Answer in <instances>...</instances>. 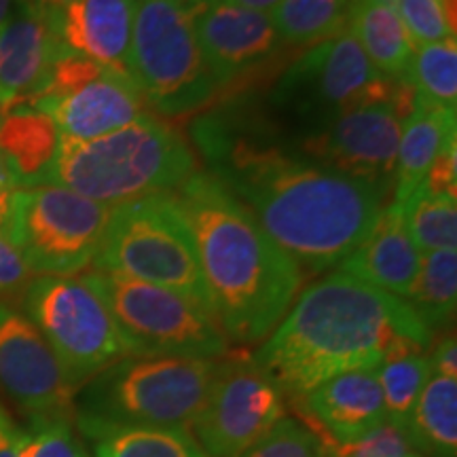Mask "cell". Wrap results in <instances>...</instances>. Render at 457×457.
<instances>
[{
  "instance_id": "18",
  "label": "cell",
  "mask_w": 457,
  "mask_h": 457,
  "mask_svg": "<svg viewBox=\"0 0 457 457\" xmlns=\"http://www.w3.org/2000/svg\"><path fill=\"white\" fill-rule=\"evenodd\" d=\"M136 9L138 0H77L54 7L57 41L106 71L128 72Z\"/></svg>"
},
{
  "instance_id": "2",
  "label": "cell",
  "mask_w": 457,
  "mask_h": 457,
  "mask_svg": "<svg viewBox=\"0 0 457 457\" xmlns=\"http://www.w3.org/2000/svg\"><path fill=\"white\" fill-rule=\"evenodd\" d=\"M430 347L432 333L407 301L339 270L296 296L254 360L296 400L335 375Z\"/></svg>"
},
{
  "instance_id": "20",
  "label": "cell",
  "mask_w": 457,
  "mask_h": 457,
  "mask_svg": "<svg viewBox=\"0 0 457 457\" xmlns=\"http://www.w3.org/2000/svg\"><path fill=\"white\" fill-rule=\"evenodd\" d=\"M421 265V253L409 237L403 204L384 208L373 233L341 262L339 270L375 288L407 299Z\"/></svg>"
},
{
  "instance_id": "3",
  "label": "cell",
  "mask_w": 457,
  "mask_h": 457,
  "mask_svg": "<svg viewBox=\"0 0 457 457\" xmlns=\"http://www.w3.org/2000/svg\"><path fill=\"white\" fill-rule=\"evenodd\" d=\"M191 227L212 316L228 343L254 345L282 322L303 284L299 265L208 171L174 193Z\"/></svg>"
},
{
  "instance_id": "15",
  "label": "cell",
  "mask_w": 457,
  "mask_h": 457,
  "mask_svg": "<svg viewBox=\"0 0 457 457\" xmlns=\"http://www.w3.org/2000/svg\"><path fill=\"white\" fill-rule=\"evenodd\" d=\"M197 43L219 87L261 68L279 47L270 13L210 0L193 13Z\"/></svg>"
},
{
  "instance_id": "39",
  "label": "cell",
  "mask_w": 457,
  "mask_h": 457,
  "mask_svg": "<svg viewBox=\"0 0 457 457\" xmlns=\"http://www.w3.org/2000/svg\"><path fill=\"white\" fill-rule=\"evenodd\" d=\"M17 191V185L11 179L9 170L4 168L3 159H0V236H4V228H7L9 212H11V202Z\"/></svg>"
},
{
  "instance_id": "23",
  "label": "cell",
  "mask_w": 457,
  "mask_h": 457,
  "mask_svg": "<svg viewBox=\"0 0 457 457\" xmlns=\"http://www.w3.org/2000/svg\"><path fill=\"white\" fill-rule=\"evenodd\" d=\"M347 26L377 72L390 79L409 77L415 45L396 9L375 0H350Z\"/></svg>"
},
{
  "instance_id": "40",
  "label": "cell",
  "mask_w": 457,
  "mask_h": 457,
  "mask_svg": "<svg viewBox=\"0 0 457 457\" xmlns=\"http://www.w3.org/2000/svg\"><path fill=\"white\" fill-rule=\"evenodd\" d=\"M222 3L233 4V7H242L250 11H259V13H271L282 0H222Z\"/></svg>"
},
{
  "instance_id": "6",
  "label": "cell",
  "mask_w": 457,
  "mask_h": 457,
  "mask_svg": "<svg viewBox=\"0 0 457 457\" xmlns=\"http://www.w3.org/2000/svg\"><path fill=\"white\" fill-rule=\"evenodd\" d=\"M94 270L162 286L212 313L195 239L174 193L112 205Z\"/></svg>"
},
{
  "instance_id": "16",
  "label": "cell",
  "mask_w": 457,
  "mask_h": 457,
  "mask_svg": "<svg viewBox=\"0 0 457 457\" xmlns=\"http://www.w3.org/2000/svg\"><path fill=\"white\" fill-rule=\"evenodd\" d=\"M301 421L324 447L358 443L386 424V404L377 369H356L335 375L293 400Z\"/></svg>"
},
{
  "instance_id": "25",
  "label": "cell",
  "mask_w": 457,
  "mask_h": 457,
  "mask_svg": "<svg viewBox=\"0 0 457 457\" xmlns=\"http://www.w3.org/2000/svg\"><path fill=\"white\" fill-rule=\"evenodd\" d=\"M94 457H208L187 428H81Z\"/></svg>"
},
{
  "instance_id": "19",
  "label": "cell",
  "mask_w": 457,
  "mask_h": 457,
  "mask_svg": "<svg viewBox=\"0 0 457 457\" xmlns=\"http://www.w3.org/2000/svg\"><path fill=\"white\" fill-rule=\"evenodd\" d=\"M62 138L94 140L125 128L145 114V98L128 72L102 71L77 94L45 108Z\"/></svg>"
},
{
  "instance_id": "27",
  "label": "cell",
  "mask_w": 457,
  "mask_h": 457,
  "mask_svg": "<svg viewBox=\"0 0 457 457\" xmlns=\"http://www.w3.org/2000/svg\"><path fill=\"white\" fill-rule=\"evenodd\" d=\"M347 13L350 0H282L271 21L279 41L307 47L345 32Z\"/></svg>"
},
{
  "instance_id": "11",
  "label": "cell",
  "mask_w": 457,
  "mask_h": 457,
  "mask_svg": "<svg viewBox=\"0 0 457 457\" xmlns=\"http://www.w3.org/2000/svg\"><path fill=\"white\" fill-rule=\"evenodd\" d=\"M396 79L377 72L350 30L318 43L288 68L271 100L307 134L364 104H392Z\"/></svg>"
},
{
  "instance_id": "10",
  "label": "cell",
  "mask_w": 457,
  "mask_h": 457,
  "mask_svg": "<svg viewBox=\"0 0 457 457\" xmlns=\"http://www.w3.org/2000/svg\"><path fill=\"white\" fill-rule=\"evenodd\" d=\"M21 307L77 392L117 360L131 356L106 305L79 276H34L21 293Z\"/></svg>"
},
{
  "instance_id": "44",
  "label": "cell",
  "mask_w": 457,
  "mask_h": 457,
  "mask_svg": "<svg viewBox=\"0 0 457 457\" xmlns=\"http://www.w3.org/2000/svg\"><path fill=\"white\" fill-rule=\"evenodd\" d=\"M375 3H384V4H390V7L396 9V3H398V0H375Z\"/></svg>"
},
{
  "instance_id": "33",
  "label": "cell",
  "mask_w": 457,
  "mask_h": 457,
  "mask_svg": "<svg viewBox=\"0 0 457 457\" xmlns=\"http://www.w3.org/2000/svg\"><path fill=\"white\" fill-rule=\"evenodd\" d=\"M396 11L415 47L455 37L443 0H398Z\"/></svg>"
},
{
  "instance_id": "30",
  "label": "cell",
  "mask_w": 457,
  "mask_h": 457,
  "mask_svg": "<svg viewBox=\"0 0 457 457\" xmlns=\"http://www.w3.org/2000/svg\"><path fill=\"white\" fill-rule=\"evenodd\" d=\"M409 81L421 100L455 112L457 106V41L455 37L441 43L421 45L411 62Z\"/></svg>"
},
{
  "instance_id": "12",
  "label": "cell",
  "mask_w": 457,
  "mask_h": 457,
  "mask_svg": "<svg viewBox=\"0 0 457 457\" xmlns=\"http://www.w3.org/2000/svg\"><path fill=\"white\" fill-rule=\"evenodd\" d=\"M286 417V396L248 353H225L191 434L208 457H242Z\"/></svg>"
},
{
  "instance_id": "37",
  "label": "cell",
  "mask_w": 457,
  "mask_h": 457,
  "mask_svg": "<svg viewBox=\"0 0 457 457\" xmlns=\"http://www.w3.org/2000/svg\"><path fill=\"white\" fill-rule=\"evenodd\" d=\"M428 356H430L434 375L443 377H453L457 379V343L455 335L443 337L436 345L428 350Z\"/></svg>"
},
{
  "instance_id": "26",
  "label": "cell",
  "mask_w": 457,
  "mask_h": 457,
  "mask_svg": "<svg viewBox=\"0 0 457 457\" xmlns=\"http://www.w3.org/2000/svg\"><path fill=\"white\" fill-rule=\"evenodd\" d=\"M404 301L432 335L434 330L447 328L457 305V250L421 254L420 273Z\"/></svg>"
},
{
  "instance_id": "24",
  "label": "cell",
  "mask_w": 457,
  "mask_h": 457,
  "mask_svg": "<svg viewBox=\"0 0 457 457\" xmlns=\"http://www.w3.org/2000/svg\"><path fill=\"white\" fill-rule=\"evenodd\" d=\"M407 436L415 453L457 457V379L432 375L417 400Z\"/></svg>"
},
{
  "instance_id": "8",
  "label": "cell",
  "mask_w": 457,
  "mask_h": 457,
  "mask_svg": "<svg viewBox=\"0 0 457 457\" xmlns=\"http://www.w3.org/2000/svg\"><path fill=\"white\" fill-rule=\"evenodd\" d=\"M79 278L104 303L131 356L216 360L228 353L214 316L197 303L111 271L89 270Z\"/></svg>"
},
{
  "instance_id": "21",
  "label": "cell",
  "mask_w": 457,
  "mask_h": 457,
  "mask_svg": "<svg viewBox=\"0 0 457 457\" xmlns=\"http://www.w3.org/2000/svg\"><path fill=\"white\" fill-rule=\"evenodd\" d=\"M60 129L49 112L15 104L0 117V159L17 188L41 187L60 151Z\"/></svg>"
},
{
  "instance_id": "31",
  "label": "cell",
  "mask_w": 457,
  "mask_h": 457,
  "mask_svg": "<svg viewBox=\"0 0 457 457\" xmlns=\"http://www.w3.org/2000/svg\"><path fill=\"white\" fill-rule=\"evenodd\" d=\"M68 417L28 420L21 457H89Z\"/></svg>"
},
{
  "instance_id": "1",
  "label": "cell",
  "mask_w": 457,
  "mask_h": 457,
  "mask_svg": "<svg viewBox=\"0 0 457 457\" xmlns=\"http://www.w3.org/2000/svg\"><path fill=\"white\" fill-rule=\"evenodd\" d=\"M193 138L208 174L248 208L303 276L341 267L384 212L386 195L375 185L313 162L296 146H279L259 129L216 114L197 121Z\"/></svg>"
},
{
  "instance_id": "29",
  "label": "cell",
  "mask_w": 457,
  "mask_h": 457,
  "mask_svg": "<svg viewBox=\"0 0 457 457\" xmlns=\"http://www.w3.org/2000/svg\"><path fill=\"white\" fill-rule=\"evenodd\" d=\"M432 375L434 369L428 352L403 353V356L386 360L377 369L381 392H384L387 424L403 428L407 432L417 400Z\"/></svg>"
},
{
  "instance_id": "47",
  "label": "cell",
  "mask_w": 457,
  "mask_h": 457,
  "mask_svg": "<svg viewBox=\"0 0 457 457\" xmlns=\"http://www.w3.org/2000/svg\"><path fill=\"white\" fill-rule=\"evenodd\" d=\"M15 3H21V0H15Z\"/></svg>"
},
{
  "instance_id": "36",
  "label": "cell",
  "mask_w": 457,
  "mask_h": 457,
  "mask_svg": "<svg viewBox=\"0 0 457 457\" xmlns=\"http://www.w3.org/2000/svg\"><path fill=\"white\" fill-rule=\"evenodd\" d=\"M424 187L430 193L438 195H457V146L455 140H451L447 146L438 153L434 159L430 170H428Z\"/></svg>"
},
{
  "instance_id": "13",
  "label": "cell",
  "mask_w": 457,
  "mask_h": 457,
  "mask_svg": "<svg viewBox=\"0 0 457 457\" xmlns=\"http://www.w3.org/2000/svg\"><path fill=\"white\" fill-rule=\"evenodd\" d=\"M0 390L28 420H74L77 390L24 312L0 301Z\"/></svg>"
},
{
  "instance_id": "17",
  "label": "cell",
  "mask_w": 457,
  "mask_h": 457,
  "mask_svg": "<svg viewBox=\"0 0 457 457\" xmlns=\"http://www.w3.org/2000/svg\"><path fill=\"white\" fill-rule=\"evenodd\" d=\"M54 7L43 0H21L0 26V108L28 104L47 81L62 54Z\"/></svg>"
},
{
  "instance_id": "9",
  "label": "cell",
  "mask_w": 457,
  "mask_h": 457,
  "mask_svg": "<svg viewBox=\"0 0 457 457\" xmlns=\"http://www.w3.org/2000/svg\"><path fill=\"white\" fill-rule=\"evenodd\" d=\"M111 210L64 187L17 188L4 237L34 276H79L94 265Z\"/></svg>"
},
{
  "instance_id": "7",
  "label": "cell",
  "mask_w": 457,
  "mask_h": 457,
  "mask_svg": "<svg viewBox=\"0 0 457 457\" xmlns=\"http://www.w3.org/2000/svg\"><path fill=\"white\" fill-rule=\"evenodd\" d=\"M128 74L163 117L202 111L219 89L199 49L193 15L171 0H138Z\"/></svg>"
},
{
  "instance_id": "45",
  "label": "cell",
  "mask_w": 457,
  "mask_h": 457,
  "mask_svg": "<svg viewBox=\"0 0 457 457\" xmlns=\"http://www.w3.org/2000/svg\"><path fill=\"white\" fill-rule=\"evenodd\" d=\"M403 457H421L420 453H415V451H411V453H407V455H403Z\"/></svg>"
},
{
  "instance_id": "41",
  "label": "cell",
  "mask_w": 457,
  "mask_h": 457,
  "mask_svg": "<svg viewBox=\"0 0 457 457\" xmlns=\"http://www.w3.org/2000/svg\"><path fill=\"white\" fill-rule=\"evenodd\" d=\"M171 3H176V4H180L182 9H187L188 13H195L197 9H202L204 4H208L210 0H171Z\"/></svg>"
},
{
  "instance_id": "38",
  "label": "cell",
  "mask_w": 457,
  "mask_h": 457,
  "mask_svg": "<svg viewBox=\"0 0 457 457\" xmlns=\"http://www.w3.org/2000/svg\"><path fill=\"white\" fill-rule=\"evenodd\" d=\"M24 428L15 424L9 411L0 404V457H21Z\"/></svg>"
},
{
  "instance_id": "4",
  "label": "cell",
  "mask_w": 457,
  "mask_h": 457,
  "mask_svg": "<svg viewBox=\"0 0 457 457\" xmlns=\"http://www.w3.org/2000/svg\"><path fill=\"white\" fill-rule=\"evenodd\" d=\"M195 170V157L185 138L157 114L94 140H60V151L45 185L106 205L176 193Z\"/></svg>"
},
{
  "instance_id": "35",
  "label": "cell",
  "mask_w": 457,
  "mask_h": 457,
  "mask_svg": "<svg viewBox=\"0 0 457 457\" xmlns=\"http://www.w3.org/2000/svg\"><path fill=\"white\" fill-rule=\"evenodd\" d=\"M34 278L30 267L17 253V248L7 237L0 236V301L13 299L24 293L28 282Z\"/></svg>"
},
{
  "instance_id": "5",
  "label": "cell",
  "mask_w": 457,
  "mask_h": 457,
  "mask_svg": "<svg viewBox=\"0 0 457 457\" xmlns=\"http://www.w3.org/2000/svg\"><path fill=\"white\" fill-rule=\"evenodd\" d=\"M219 358L125 356L74 398L79 428H187L212 390Z\"/></svg>"
},
{
  "instance_id": "43",
  "label": "cell",
  "mask_w": 457,
  "mask_h": 457,
  "mask_svg": "<svg viewBox=\"0 0 457 457\" xmlns=\"http://www.w3.org/2000/svg\"><path fill=\"white\" fill-rule=\"evenodd\" d=\"M43 3L51 4V7H68V4L77 3V0H43Z\"/></svg>"
},
{
  "instance_id": "28",
  "label": "cell",
  "mask_w": 457,
  "mask_h": 457,
  "mask_svg": "<svg viewBox=\"0 0 457 457\" xmlns=\"http://www.w3.org/2000/svg\"><path fill=\"white\" fill-rule=\"evenodd\" d=\"M398 204H403L409 237L421 254L455 248L457 197L438 195L420 185L404 202Z\"/></svg>"
},
{
  "instance_id": "34",
  "label": "cell",
  "mask_w": 457,
  "mask_h": 457,
  "mask_svg": "<svg viewBox=\"0 0 457 457\" xmlns=\"http://www.w3.org/2000/svg\"><path fill=\"white\" fill-rule=\"evenodd\" d=\"M328 457H403L413 451L407 432L392 424L379 426L377 430L360 438L358 443L330 447Z\"/></svg>"
},
{
  "instance_id": "14",
  "label": "cell",
  "mask_w": 457,
  "mask_h": 457,
  "mask_svg": "<svg viewBox=\"0 0 457 457\" xmlns=\"http://www.w3.org/2000/svg\"><path fill=\"white\" fill-rule=\"evenodd\" d=\"M400 131L403 119L390 104H364L305 134L299 151L313 162L370 182L387 195L394 188Z\"/></svg>"
},
{
  "instance_id": "22",
  "label": "cell",
  "mask_w": 457,
  "mask_h": 457,
  "mask_svg": "<svg viewBox=\"0 0 457 457\" xmlns=\"http://www.w3.org/2000/svg\"><path fill=\"white\" fill-rule=\"evenodd\" d=\"M451 140H455V112L417 96L413 111L400 131L392 202H404L417 187L424 185L432 162Z\"/></svg>"
},
{
  "instance_id": "42",
  "label": "cell",
  "mask_w": 457,
  "mask_h": 457,
  "mask_svg": "<svg viewBox=\"0 0 457 457\" xmlns=\"http://www.w3.org/2000/svg\"><path fill=\"white\" fill-rule=\"evenodd\" d=\"M13 7H15V0H0V26L7 21V17L11 15Z\"/></svg>"
},
{
  "instance_id": "46",
  "label": "cell",
  "mask_w": 457,
  "mask_h": 457,
  "mask_svg": "<svg viewBox=\"0 0 457 457\" xmlns=\"http://www.w3.org/2000/svg\"><path fill=\"white\" fill-rule=\"evenodd\" d=\"M0 117H3V108H0Z\"/></svg>"
},
{
  "instance_id": "32",
  "label": "cell",
  "mask_w": 457,
  "mask_h": 457,
  "mask_svg": "<svg viewBox=\"0 0 457 457\" xmlns=\"http://www.w3.org/2000/svg\"><path fill=\"white\" fill-rule=\"evenodd\" d=\"M242 457H328V451L301 420L284 417Z\"/></svg>"
}]
</instances>
